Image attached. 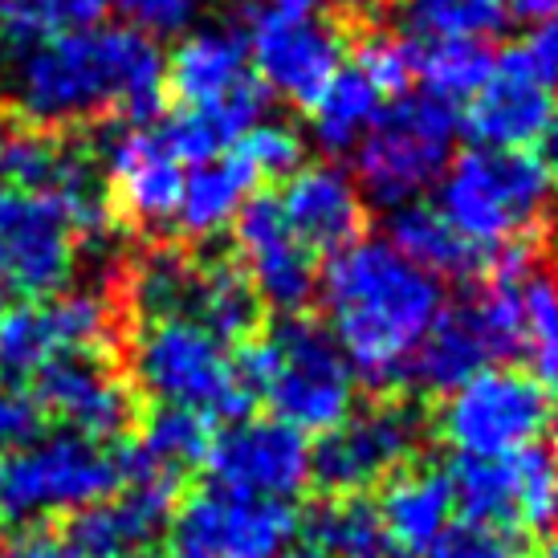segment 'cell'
Returning <instances> with one entry per match:
<instances>
[{
    "label": "cell",
    "instance_id": "22",
    "mask_svg": "<svg viewBox=\"0 0 558 558\" xmlns=\"http://www.w3.org/2000/svg\"><path fill=\"white\" fill-rule=\"evenodd\" d=\"M452 485L449 473L428 465H403L391 473L379 497V522L388 534L391 555L400 558H424L436 546V538L452 526Z\"/></svg>",
    "mask_w": 558,
    "mask_h": 558
},
{
    "label": "cell",
    "instance_id": "43",
    "mask_svg": "<svg viewBox=\"0 0 558 558\" xmlns=\"http://www.w3.org/2000/svg\"><path fill=\"white\" fill-rule=\"evenodd\" d=\"M281 9H298V13H318L330 0H278ZM347 4H367V0H347Z\"/></svg>",
    "mask_w": 558,
    "mask_h": 558
},
{
    "label": "cell",
    "instance_id": "39",
    "mask_svg": "<svg viewBox=\"0 0 558 558\" xmlns=\"http://www.w3.org/2000/svg\"><path fill=\"white\" fill-rule=\"evenodd\" d=\"M526 58L534 62V70L546 78V86H558V13L546 16L543 25L534 29Z\"/></svg>",
    "mask_w": 558,
    "mask_h": 558
},
{
    "label": "cell",
    "instance_id": "13",
    "mask_svg": "<svg viewBox=\"0 0 558 558\" xmlns=\"http://www.w3.org/2000/svg\"><path fill=\"white\" fill-rule=\"evenodd\" d=\"M420 445V416L408 403H375L323 433L311 449V477L330 497H359L408 465Z\"/></svg>",
    "mask_w": 558,
    "mask_h": 558
},
{
    "label": "cell",
    "instance_id": "41",
    "mask_svg": "<svg viewBox=\"0 0 558 558\" xmlns=\"http://www.w3.org/2000/svg\"><path fill=\"white\" fill-rule=\"evenodd\" d=\"M506 9L513 16H522V21H538L543 25L546 16L558 13V0H506Z\"/></svg>",
    "mask_w": 558,
    "mask_h": 558
},
{
    "label": "cell",
    "instance_id": "31",
    "mask_svg": "<svg viewBox=\"0 0 558 558\" xmlns=\"http://www.w3.org/2000/svg\"><path fill=\"white\" fill-rule=\"evenodd\" d=\"M494 65V53L481 41H424L416 49V78L428 86L440 102H461L473 98Z\"/></svg>",
    "mask_w": 558,
    "mask_h": 558
},
{
    "label": "cell",
    "instance_id": "24",
    "mask_svg": "<svg viewBox=\"0 0 558 558\" xmlns=\"http://www.w3.org/2000/svg\"><path fill=\"white\" fill-rule=\"evenodd\" d=\"M253 171L236 159V151L217 156L208 163H196L184 171V187H180V204H175V225L187 236H213L220 229L236 225L241 208L248 204L253 192Z\"/></svg>",
    "mask_w": 558,
    "mask_h": 558
},
{
    "label": "cell",
    "instance_id": "23",
    "mask_svg": "<svg viewBox=\"0 0 558 558\" xmlns=\"http://www.w3.org/2000/svg\"><path fill=\"white\" fill-rule=\"evenodd\" d=\"M187 323L204 326L217 342H245L262 323V302L229 257H196L184 306Z\"/></svg>",
    "mask_w": 558,
    "mask_h": 558
},
{
    "label": "cell",
    "instance_id": "17",
    "mask_svg": "<svg viewBox=\"0 0 558 558\" xmlns=\"http://www.w3.org/2000/svg\"><path fill=\"white\" fill-rule=\"evenodd\" d=\"M550 114L555 94L546 78L534 70L526 49H510L494 58L485 82L469 98L465 131L489 151H526L530 143L543 140Z\"/></svg>",
    "mask_w": 558,
    "mask_h": 558
},
{
    "label": "cell",
    "instance_id": "8",
    "mask_svg": "<svg viewBox=\"0 0 558 558\" xmlns=\"http://www.w3.org/2000/svg\"><path fill=\"white\" fill-rule=\"evenodd\" d=\"M555 420L543 384L513 367H485L465 379L436 416V433L457 457L497 461L538 445Z\"/></svg>",
    "mask_w": 558,
    "mask_h": 558
},
{
    "label": "cell",
    "instance_id": "26",
    "mask_svg": "<svg viewBox=\"0 0 558 558\" xmlns=\"http://www.w3.org/2000/svg\"><path fill=\"white\" fill-rule=\"evenodd\" d=\"M388 245H396L412 265L424 274L440 278H473L477 269L489 265L485 253L461 241L452 233V225L428 204H403L388 220Z\"/></svg>",
    "mask_w": 558,
    "mask_h": 558
},
{
    "label": "cell",
    "instance_id": "33",
    "mask_svg": "<svg viewBox=\"0 0 558 558\" xmlns=\"http://www.w3.org/2000/svg\"><path fill=\"white\" fill-rule=\"evenodd\" d=\"M372 82L384 98H400L408 82L416 78V46L396 33H367L355 46V62H351Z\"/></svg>",
    "mask_w": 558,
    "mask_h": 558
},
{
    "label": "cell",
    "instance_id": "25",
    "mask_svg": "<svg viewBox=\"0 0 558 558\" xmlns=\"http://www.w3.org/2000/svg\"><path fill=\"white\" fill-rule=\"evenodd\" d=\"M208 445H213L208 420L180 408H159L123 457V477H159L180 485L187 469L204 465Z\"/></svg>",
    "mask_w": 558,
    "mask_h": 558
},
{
    "label": "cell",
    "instance_id": "14",
    "mask_svg": "<svg viewBox=\"0 0 558 558\" xmlns=\"http://www.w3.org/2000/svg\"><path fill=\"white\" fill-rule=\"evenodd\" d=\"M204 465L213 485L233 494L290 501L311 481V445L298 428L274 416H241L213 436Z\"/></svg>",
    "mask_w": 558,
    "mask_h": 558
},
{
    "label": "cell",
    "instance_id": "5",
    "mask_svg": "<svg viewBox=\"0 0 558 558\" xmlns=\"http://www.w3.org/2000/svg\"><path fill=\"white\" fill-rule=\"evenodd\" d=\"M119 489L123 457L65 428L0 452V518L9 522L82 513Z\"/></svg>",
    "mask_w": 558,
    "mask_h": 558
},
{
    "label": "cell",
    "instance_id": "29",
    "mask_svg": "<svg viewBox=\"0 0 558 558\" xmlns=\"http://www.w3.org/2000/svg\"><path fill=\"white\" fill-rule=\"evenodd\" d=\"M306 530L318 558H396L375 506L359 497H330V506L311 513Z\"/></svg>",
    "mask_w": 558,
    "mask_h": 558
},
{
    "label": "cell",
    "instance_id": "1",
    "mask_svg": "<svg viewBox=\"0 0 558 558\" xmlns=\"http://www.w3.org/2000/svg\"><path fill=\"white\" fill-rule=\"evenodd\" d=\"M9 86L37 131H65L102 114H123L140 126L163 107L168 58L156 37L131 25L78 29L16 53Z\"/></svg>",
    "mask_w": 558,
    "mask_h": 558
},
{
    "label": "cell",
    "instance_id": "21",
    "mask_svg": "<svg viewBox=\"0 0 558 558\" xmlns=\"http://www.w3.org/2000/svg\"><path fill=\"white\" fill-rule=\"evenodd\" d=\"M506 351L497 342L494 326L485 323V314L477 311V302L469 298L452 311H440V318L433 323V330L424 335L420 351L412 355L408 379L424 391H457L465 379H473L477 372L501 363Z\"/></svg>",
    "mask_w": 558,
    "mask_h": 558
},
{
    "label": "cell",
    "instance_id": "40",
    "mask_svg": "<svg viewBox=\"0 0 558 558\" xmlns=\"http://www.w3.org/2000/svg\"><path fill=\"white\" fill-rule=\"evenodd\" d=\"M9 558H74L62 534L53 530H29L16 543H9Z\"/></svg>",
    "mask_w": 558,
    "mask_h": 558
},
{
    "label": "cell",
    "instance_id": "38",
    "mask_svg": "<svg viewBox=\"0 0 558 558\" xmlns=\"http://www.w3.org/2000/svg\"><path fill=\"white\" fill-rule=\"evenodd\" d=\"M37 428V408L21 391L0 388V452L25 445Z\"/></svg>",
    "mask_w": 558,
    "mask_h": 558
},
{
    "label": "cell",
    "instance_id": "27",
    "mask_svg": "<svg viewBox=\"0 0 558 558\" xmlns=\"http://www.w3.org/2000/svg\"><path fill=\"white\" fill-rule=\"evenodd\" d=\"M107 9L110 0H0V58L13 62L49 37L94 29Z\"/></svg>",
    "mask_w": 558,
    "mask_h": 558
},
{
    "label": "cell",
    "instance_id": "7",
    "mask_svg": "<svg viewBox=\"0 0 558 558\" xmlns=\"http://www.w3.org/2000/svg\"><path fill=\"white\" fill-rule=\"evenodd\" d=\"M461 119L433 94H403L379 110L375 126L355 147V171L363 192L384 208L416 204L420 192L445 175Z\"/></svg>",
    "mask_w": 558,
    "mask_h": 558
},
{
    "label": "cell",
    "instance_id": "3",
    "mask_svg": "<svg viewBox=\"0 0 558 558\" xmlns=\"http://www.w3.org/2000/svg\"><path fill=\"white\" fill-rule=\"evenodd\" d=\"M248 400H265L274 420L298 433H330L355 408V372L330 330L311 318H286L233 359Z\"/></svg>",
    "mask_w": 558,
    "mask_h": 558
},
{
    "label": "cell",
    "instance_id": "18",
    "mask_svg": "<svg viewBox=\"0 0 558 558\" xmlns=\"http://www.w3.org/2000/svg\"><path fill=\"white\" fill-rule=\"evenodd\" d=\"M102 175H107L110 201L131 225L140 229H163L175 220L180 187H184V163L163 140V131L151 126H119L102 147Z\"/></svg>",
    "mask_w": 558,
    "mask_h": 558
},
{
    "label": "cell",
    "instance_id": "2",
    "mask_svg": "<svg viewBox=\"0 0 558 558\" xmlns=\"http://www.w3.org/2000/svg\"><path fill=\"white\" fill-rule=\"evenodd\" d=\"M330 339L355 379L391 388L408 379L412 355L445 311V290L388 241H355L323 274Z\"/></svg>",
    "mask_w": 558,
    "mask_h": 558
},
{
    "label": "cell",
    "instance_id": "12",
    "mask_svg": "<svg viewBox=\"0 0 558 558\" xmlns=\"http://www.w3.org/2000/svg\"><path fill=\"white\" fill-rule=\"evenodd\" d=\"M78 245L62 204L0 184V302L62 294L78 265Z\"/></svg>",
    "mask_w": 558,
    "mask_h": 558
},
{
    "label": "cell",
    "instance_id": "35",
    "mask_svg": "<svg viewBox=\"0 0 558 558\" xmlns=\"http://www.w3.org/2000/svg\"><path fill=\"white\" fill-rule=\"evenodd\" d=\"M526 342H530V359H534V379L543 384L546 396L558 400V286L546 274L534 286Z\"/></svg>",
    "mask_w": 558,
    "mask_h": 558
},
{
    "label": "cell",
    "instance_id": "45",
    "mask_svg": "<svg viewBox=\"0 0 558 558\" xmlns=\"http://www.w3.org/2000/svg\"><path fill=\"white\" fill-rule=\"evenodd\" d=\"M278 558H318L314 550H286V555H278Z\"/></svg>",
    "mask_w": 558,
    "mask_h": 558
},
{
    "label": "cell",
    "instance_id": "15",
    "mask_svg": "<svg viewBox=\"0 0 558 558\" xmlns=\"http://www.w3.org/2000/svg\"><path fill=\"white\" fill-rule=\"evenodd\" d=\"M33 408L65 433L107 445L135 424V388L102 355H65L33 375Z\"/></svg>",
    "mask_w": 558,
    "mask_h": 558
},
{
    "label": "cell",
    "instance_id": "44",
    "mask_svg": "<svg viewBox=\"0 0 558 558\" xmlns=\"http://www.w3.org/2000/svg\"><path fill=\"white\" fill-rule=\"evenodd\" d=\"M538 558H558V534H550L543 543V550H538Z\"/></svg>",
    "mask_w": 558,
    "mask_h": 558
},
{
    "label": "cell",
    "instance_id": "19",
    "mask_svg": "<svg viewBox=\"0 0 558 558\" xmlns=\"http://www.w3.org/2000/svg\"><path fill=\"white\" fill-rule=\"evenodd\" d=\"M175 481L159 477H123V489L110 494L90 510L74 518L65 546L74 558H135L159 534H168L175 513Z\"/></svg>",
    "mask_w": 558,
    "mask_h": 558
},
{
    "label": "cell",
    "instance_id": "37",
    "mask_svg": "<svg viewBox=\"0 0 558 558\" xmlns=\"http://www.w3.org/2000/svg\"><path fill=\"white\" fill-rule=\"evenodd\" d=\"M110 4H119L131 29L147 33V37L184 33L204 9V0H110Z\"/></svg>",
    "mask_w": 558,
    "mask_h": 558
},
{
    "label": "cell",
    "instance_id": "42",
    "mask_svg": "<svg viewBox=\"0 0 558 558\" xmlns=\"http://www.w3.org/2000/svg\"><path fill=\"white\" fill-rule=\"evenodd\" d=\"M543 168L550 180H558V107L550 114V123L543 131Z\"/></svg>",
    "mask_w": 558,
    "mask_h": 558
},
{
    "label": "cell",
    "instance_id": "10",
    "mask_svg": "<svg viewBox=\"0 0 558 558\" xmlns=\"http://www.w3.org/2000/svg\"><path fill=\"white\" fill-rule=\"evenodd\" d=\"M119 335V311L107 290H62L25 302L0 318V372L16 379L65 355H102Z\"/></svg>",
    "mask_w": 558,
    "mask_h": 558
},
{
    "label": "cell",
    "instance_id": "16",
    "mask_svg": "<svg viewBox=\"0 0 558 558\" xmlns=\"http://www.w3.org/2000/svg\"><path fill=\"white\" fill-rule=\"evenodd\" d=\"M236 253L241 274L253 286L262 306L294 318L314 298L318 274H314L311 248L302 245L278 213L274 196H253L236 217Z\"/></svg>",
    "mask_w": 558,
    "mask_h": 558
},
{
    "label": "cell",
    "instance_id": "30",
    "mask_svg": "<svg viewBox=\"0 0 558 558\" xmlns=\"http://www.w3.org/2000/svg\"><path fill=\"white\" fill-rule=\"evenodd\" d=\"M506 0H403L408 29L424 41H485L506 29Z\"/></svg>",
    "mask_w": 558,
    "mask_h": 558
},
{
    "label": "cell",
    "instance_id": "47",
    "mask_svg": "<svg viewBox=\"0 0 558 558\" xmlns=\"http://www.w3.org/2000/svg\"><path fill=\"white\" fill-rule=\"evenodd\" d=\"M0 558H9V543H0Z\"/></svg>",
    "mask_w": 558,
    "mask_h": 558
},
{
    "label": "cell",
    "instance_id": "34",
    "mask_svg": "<svg viewBox=\"0 0 558 558\" xmlns=\"http://www.w3.org/2000/svg\"><path fill=\"white\" fill-rule=\"evenodd\" d=\"M233 151L253 180H290L302 168V135L286 123H257Z\"/></svg>",
    "mask_w": 558,
    "mask_h": 558
},
{
    "label": "cell",
    "instance_id": "9",
    "mask_svg": "<svg viewBox=\"0 0 558 558\" xmlns=\"http://www.w3.org/2000/svg\"><path fill=\"white\" fill-rule=\"evenodd\" d=\"M302 518L290 501L201 485L171 513L168 558H278L294 543Z\"/></svg>",
    "mask_w": 558,
    "mask_h": 558
},
{
    "label": "cell",
    "instance_id": "6",
    "mask_svg": "<svg viewBox=\"0 0 558 558\" xmlns=\"http://www.w3.org/2000/svg\"><path fill=\"white\" fill-rule=\"evenodd\" d=\"M131 375L163 408L204 420H241L248 408L225 342L187 318H147L131 339Z\"/></svg>",
    "mask_w": 558,
    "mask_h": 558
},
{
    "label": "cell",
    "instance_id": "46",
    "mask_svg": "<svg viewBox=\"0 0 558 558\" xmlns=\"http://www.w3.org/2000/svg\"><path fill=\"white\" fill-rule=\"evenodd\" d=\"M9 135V126H4V98H0V140Z\"/></svg>",
    "mask_w": 558,
    "mask_h": 558
},
{
    "label": "cell",
    "instance_id": "11",
    "mask_svg": "<svg viewBox=\"0 0 558 558\" xmlns=\"http://www.w3.org/2000/svg\"><path fill=\"white\" fill-rule=\"evenodd\" d=\"M248 65L265 94L311 110L342 70V33L335 21L298 9H262L248 16Z\"/></svg>",
    "mask_w": 558,
    "mask_h": 558
},
{
    "label": "cell",
    "instance_id": "32",
    "mask_svg": "<svg viewBox=\"0 0 558 558\" xmlns=\"http://www.w3.org/2000/svg\"><path fill=\"white\" fill-rule=\"evenodd\" d=\"M513 481V530L558 526V452L546 445H530L510 452Z\"/></svg>",
    "mask_w": 558,
    "mask_h": 558
},
{
    "label": "cell",
    "instance_id": "20",
    "mask_svg": "<svg viewBox=\"0 0 558 558\" xmlns=\"http://www.w3.org/2000/svg\"><path fill=\"white\" fill-rule=\"evenodd\" d=\"M278 213L286 229L311 248V253H342L347 245L363 241L367 208L359 184L339 163H311L298 168L281 187Z\"/></svg>",
    "mask_w": 558,
    "mask_h": 558
},
{
    "label": "cell",
    "instance_id": "28",
    "mask_svg": "<svg viewBox=\"0 0 558 558\" xmlns=\"http://www.w3.org/2000/svg\"><path fill=\"white\" fill-rule=\"evenodd\" d=\"M384 110V94L359 74L355 65L339 70V78L323 90V98L311 107L314 114V140L323 151L339 156V151H355L363 135L375 126Z\"/></svg>",
    "mask_w": 558,
    "mask_h": 558
},
{
    "label": "cell",
    "instance_id": "4",
    "mask_svg": "<svg viewBox=\"0 0 558 558\" xmlns=\"http://www.w3.org/2000/svg\"><path fill=\"white\" fill-rule=\"evenodd\" d=\"M550 204V175L530 151H489L473 147L452 159L440 175L436 213L452 233L497 262L510 248H526Z\"/></svg>",
    "mask_w": 558,
    "mask_h": 558
},
{
    "label": "cell",
    "instance_id": "36",
    "mask_svg": "<svg viewBox=\"0 0 558 558\" xmlns=\"http://www.w3.org/2000/svg\"><path fill=\"white\" fill-rule=\"evenodd\" d=\"M424 558H526L513 543V534L473 522H452Z\"/></svg>",
    "mask_w": 558,
    "mask_h": 558
}]
</instances>
